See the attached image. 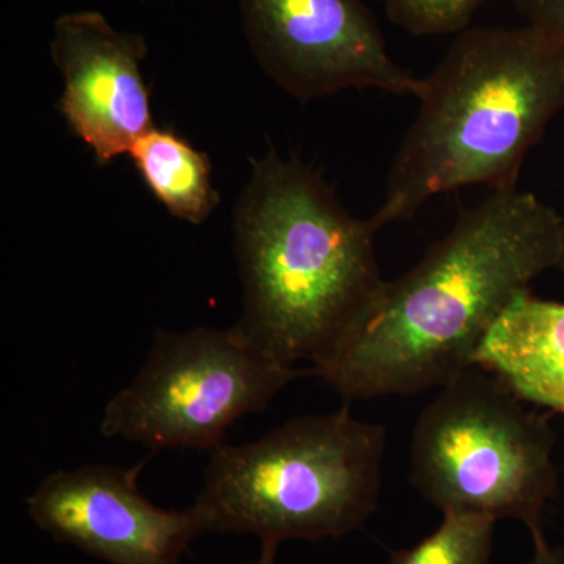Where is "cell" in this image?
I'll use <instances>...</instances> for the list:
<instances>
[{"instance_id": "6da1fadb", "label": "cell", "mask_w": 564, "mask_h": 564, "mask_svg": "<svg viewBox=\"0 0 564 564\" xmlns=\"http://www.w3.org/2000/svg\"><path fill=\"white\" fill-rule=\"evenodd\" d=\"M562 215L530 192L492 191L410 272L384 281L336 351L307 370L347 402L443 388L475 364L496 323L556 270Z\"/></svg>"}, {"instance_id": "7a4b0ae2", "label": "cell", "mask_w": 564, "mask_h": 564, "mask_svg": "<svg viewBox=\"0 0 564 564\" xmlns=\"http://www.w3.org/2000/svg\"><path fill=\"white\" fill-rule=\"evenodd\" d=\"M370 218L352 217L321 174L270 150L252 162L234 215L240 329L280 361L325 362L384 280Z\"/></svg>"}, {"instance_id": "3957f363", "label": "cell", "mask_w": 564, "mask_h": 564, "mask_svg": "<svg viewBox=\"0 0 564 564\" xmlns=\"http://www.w3.org/2000/svg\"><path fill=\"white\" fill-rule=\"evenodd\" d=\"M415 99L417 117L370 217L378 231L444 193L516 188L527 155L564 110V46L529 24L464 29Z\"/></svg>"}, {"instance_id": "277c9868", "label": "cell", "mask_w": 564, "mask_h": 564, "mask_svg": "<svg viewBox=\"0 0 564 564\" xmlns=\"http://www.w3.org/2000/svg\"><path fill=\"white\" fill-rule=\"evenodd\" d=\"M386 429L348 406L291 419L258 441L210 452L192 505L204 532L247 533L276 555L285 541L340 538L380 502Z\"/></svg>"}, {"instance_id": "5b68a950", "label": "cell", "mask_w": 564, "mask_h": 564, "mask_svg": "<svg viewBox=\"0 0 564 564\" xmlns=\"http://www.w3.org/2000/svg\"><path fill=\"white\" fill-rule=\"evenodd\" d=\"M555 433L496 373L474 364L419 415L410 481L437 510L514 519L545 541V505L558 494Z\"/></svg>"}, {"instance_id": "8992f818", "label": "cell", "mask_w": 564, "mask_h": 564, "mask_svg": "<svg viewBox=\"0 0 564 564\" xmlns=\"http://www.w3.org/2000/svg\"><path fill=\"white\" fill-rule=\"evenodd\" d=\"M304 373L252 343L237 325L159 329L132 383L107 403L101 433L144 445L152 454L212 452L237 419L265 411Z\"/></svg>"}, {"instance_id": "52a82bcc", "label": "cell", "mask_w": 564, "mask_h": 564, "mask_svg": "<svg viewBox=\"0 0 564 564\" xmlns=\"http://www.w3.org/2000/svg\"><path fill=\"white\" fill-rule=\"evenodd\" d=\"M256 62L296 101L348 88L417 98L422 79L389 54L362 0H239Z\"/></svg>"}, {"instance_id": "ba28073f", "label": "cell", "mask_w": 564, "mask_h": 564, "mask_svg": "<svg viewBox=\"0 0 564 564\" xmlns=\"http://www.w3.org/2000/svg\"><path fill=\"white\" fill-rule=\"evenodd\" d=\"M144 464L51 474L25 502L29 516L52 540L109 564H180L202 527L191 507L163 510L140 492Z\"/></svg>"}, {"instance_id": "9c48e42d", "label": "cell", "mask_w": 564, "mask_h": 564, "mask_svg": "<svg viewBox=\"0 0 564 564\" xmlns=\"http://www.w3.org/2000/svg\"><path fill=\"white\" fill-rule=\"evenodd\" d=\"M147 52L143 36L117 31L98 11L55 21L51 54L65 80L58 109L99 165L155 128L141 73Z\"/></svg>"}, {"instance_id": "30bf717a", "label": "cell", "mask_w": 564, "mask_h": 564, "mask_svg": "<svg viewBox=\"0 0 564 564\" xmlns=\"http://www.w3.org/2000/svg\"><path fill=\"white\" fill-rule=\"evenodd\" d=\"M525 402L564 414V303L521 293L475 356Z\"/></svg>"}, {"instance_id": "8fae6325", "label": "cell", "mask_w": 564, "mask_h": 564, "mask_svg": "<svg viewBox=\"0 0 564 564\" xmlns=\"http://www.w3.org/2000/svg\"><path fill=\"white\" fill-rule=\"evenodd\" d=\"M141 180L174 217L199 225L220 202L209 158L172 131L154 128L129 151Z\"/></svg>"}, {"instance_id": "7c38bea8", "label": "cell", "mask_w": 564, "mask_h": 564, "mask_svg": "<svg viewBox=\"0 0 564 564\" xmlns=\"http://www.w3.org/2000/svg\"><path fill=\"white\" fill-rule=\"evenodd\" d=\"M496 522L492 516L448 511L432 534L392 552L388 564H488Z\"/></svg>"}, {"instance_id": "4fadbf2b", "label": "cell", "mask_w": 564, "mask_h": 564, "mask_svg": "<svg viewBox=\"0 0 564 564\" xmlns=\"http://www.w3.org/2000/svg\"><path fill=\"white\" fill-rule=\"evenodd\" d=\"M393 24L417 36L452 35L469 28L485 0H383Z\"/></svg>"}, {"instance_id": "5bb4252c", "label": "cell", "mask_w": 564, "mask_h": 564, "mask_svg": "<svg viewBox=\"0 0 564 564\" xmlns=\"http://www.w3.org/2000/svg\"><path fill=\"white\" fill-rule=\"evenodd\" d=\"M527 24L564 46V0H516Z\"/></svg>"}, {"instance_id": "9a60e30c", "label": "cell", "mask_w": 564, "mask_h": 564, "mask_svg": "<svg viewBox=\"0 0 564 564\" xmlns=\"http://www.w3.org/2000/svg\"><path fill=\"white\" fill-rule=\"evenodd\" d=\"M533 545V556L525 564H564L563 545H551L547 540Z\"/></svg>"}, {"instance_id": "2e32d148", "label": "cell", "mask_w": 564, "mask_h": 564, "mask_svg": "<svg viewBox=\"0 0 564 564\" xmlns=\"http://www.w3.org/2000/svg\"><path fill=\"white\" fill-rule=\"evenodd\" d=\"M560 215H562V239H560V258L556 270L564 274V212H560Z\"/></svg>"}, {"instance_id": "e0dca14e", "label": "cell", "mask_w": 564, "mask_h": 564, "mask_svg": "<svg viewBox=\"0 0 564 564\" xmlns=\"http://www.w3.org/2000/svg\"><path fill=\"white\" fill-rule=\"evenodd\" d=\"M274 558H276V555L265 554V552H261L259 558L252 560V562H247L243 564H274Z\"/></svg>"}]
</instances>
